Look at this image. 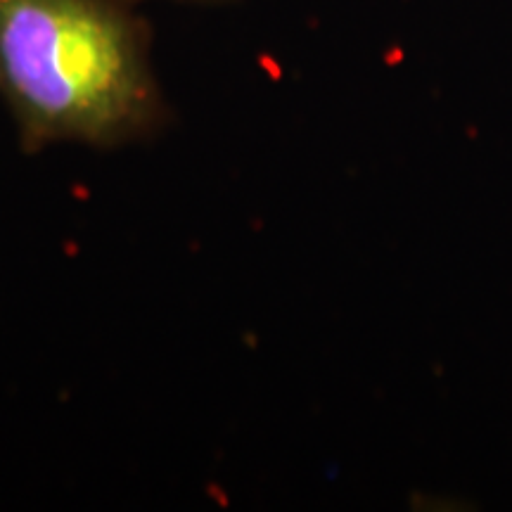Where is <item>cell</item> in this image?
<instances>
[{"label":"cell","mask_w":512,"mask_h":512,"mask_svg":"<svg viewBox=\"0 0 512 512\" xmlns=\"http://www.w3.org/2000/svg\"><path fill=\"white\" fill-rule=\"evenodd\" d=\"M0 93L29 150L121 143L162 114L145 27L121 0H0Z\"/></svg>","instance_id":"obj_1"}]
</instances>
